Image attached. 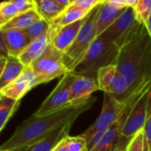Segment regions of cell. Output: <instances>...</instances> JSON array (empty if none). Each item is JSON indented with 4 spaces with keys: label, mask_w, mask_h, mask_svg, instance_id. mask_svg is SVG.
Returning <instances> with one entry per match:
<instances>
[{
    "label": "cell",
    "mask_w": 151,
    "mask_h": 151,
    "mask_svg": "<svg viewBox=\"0 0 151 151\" xmlns=\"http://www.w3.org/2000/svg\"><path fill=\"white\" fill-rule=\"evenodd\" d=\"M119 49L115 65L127 79L130 94L151 81V38L145 25L137 21L115 42Z\"/></svg>",
    "instance_id": "cell-1"
},
{
    "label": "cell",
    "mask_w": 151,
    "mask_h": 151,
    "mask_svg": "<svg viewBox=\"0 0 151 151\" xmlns=\"http://www.w3.org/2000/svg\"><path fill=\"white\" fill-rule=\"evenodd\" d=\"M96 102V97L92 96L82 104L68 106L54 113L41 117L32 115L19 125L12 135L0 146V150H19L37 142L62 125L75 121L84 111L91 109Z\"/></svg>",
    "instance_id": "cell-2"
},
{
    "label": "cell",
    "mask_w": 151,
    "mask_h": 151,
    "mask_svg": "<svg viewBox=\"0 0 151 151\" xmlns=\"http://www.w3.org/2000/svg\"><path fill=\"white\" fill-rule=\"evenodd\" d=\"M151 88V81H148L135 89L127 98V104L119 117L104 132L93 136L88 142V151H115L121 136L125 123L132 109Z\"/></svg>",
    "instance_id": "cell-3"
},
{
    "label": "cell",
    "mask_w": 151,
    "mask_h": 151,
    "mask_svg": "<svg viewBox=\"0 0 151 151\" xmlns=\"http://www.w3.org/2000/svg\"><path fill=\"white\" fill-rule=\"evenodd\" d=\"M119 51V49L114 42L98 36L90 44L72 73L97 74L101 68L116 64Z\"/></svg>",
    "instance_id": "cell-4"
},
{
    "label": "cell",
    "mask_w": 151,
    "mask_h": 151,
    "mask_svg": "<svg viewBox=\"0 0 151 151\" xmlns=\"http://www.w3.org/2000/svg\"><path fill=\"white\" fill-rule=\"evenodd\" d=\"M100 4L95 7L88 14L85 22L81 27L77 37L75 38L71 47L64 54L63 57L64 63L67 67V69L69 70V72L71 73L77 65V64L80 62L85 52L88 50L90 44L96 38V18H97Z\"/></svg>",
    "instance_id": "cell-5"
},
{
    "label": "cell",
    "mask_w": 151,
    "mask_h": 151,
    "mask_svg": "<svg viewBox=\"0 0 151 151\" xmlns=\"http://www.w3.org/2000/svg\"><path fill=\"white\" fill-rule=\"evenodd\" d=\"M64 54L56 50L51 43L44 53L30 65L33 71L36 86L53 81L56 78H61L69 72L63 60Z\"/></svg>",
    "instance_id": "cell-6"
},
{
    "label": "cell",
    "mask_w": 151,
    "mask_h": 151,
    "mask_svg": "<svg viewBox=\"0 0 151 151\" xmlns=\"http://www.w3.org/2000/svg\"><path fill=\"white\" fill-rule=\"evenodd\" d=\"M73 73H68L63 77H61L56 88L43 101V103L36 110V111L33 113V115L35 117H41L54 113L68 106H72L70 104V95L71 87L73 82Z\"/></svg>",
    "instance_id": "cell-7"
},
{
    "label": "cell",
    "mask_w": 151,
    "mask_h": 151,
    "mask_svg": "<svg viewBox=\"0 0 151 151\" xmlns=\"http://www.w3.org/2000/svg\"><path fill=\"white\" fill-rule=\"evenodd\" d=\"M99 89L120 102L130 96V88L127 79L121 74L115 65L101 68L96 74Z\"/></svg>",
    "instance_id": "cell-8"
},
{
    "label": "cell",
    "mask_w": 151,
    "mask_h": 151,
    "mask_svg": "<svg viewBox=\"0 0 151 151\" xmlns=\"http://www.w3.org/2000/svg\"><path fill=\"white\" fill-rule=\"evenodd\" d=\"M150 89L141 97V99L132 109L125 123L121 136L119 140L115 151H126L127 146L135 136V134L144 128L147 119L149 92Z\"/></svg>",
    "instance_id": "cell-9"
},
{
    "label": "cell",
    "mask_w": 151,
    "mask_h": 151,
    "mask_svg": "<svg viewBox=\"0 0 151 151\" xmlns=\"http://www.w3.org/2000/svg\"><path fill=\"white\" fill-rule=\"evenodd\" d=\"M127 99L124 102L117 100L115 97L104 94L102 111L96 121L81 135L88 141L100 132L105 131L121 114L127 104Z\"/></svg>",
    "instance_id": "cell-10"
},
{
    "label": "cell",
    "mask_w": 151,
    "mask_h": 151,
    "mask_svg": "<svg viewBox=\"0 0 151 151\" xmlns=\"http://www.w3.org/2000/svg\"><path fill=\"white\" fill-rule=\"evenodd\" d=\"M97 90L100 89L97 77L95 74L74 73V80L71 87L70 104L80 105L86 103L92 97V94Z\"/></svg>",
    "instance_id": "cell-11"
},
{
    "label": "cell",
    "mask_w": 151,
    "mask_h": 151,
    "mask_svg": "<svg viewBox=\"0 0 151 151\" xmlns=\"http://www.w3.org/2000/svg\"><path fill=\"white\" fill-rule=\"evenodd\" d=\"M86 18L80 19L72 24L64 27H56L53 24V33L51 37V45L58 51L65 54L71 47L75 38L77 37L81 27L85 22Z\"/></svg>",
    "instance_id": "cell-12"
},
{
    "label": "cell",
    "mask_w": 151,
    "mask_h": 151,
    "mask_svg": "<svg viewBox=\"0 0 151 151\" xmlns=\"http://www.w3.org/2000/svg\"><path fill=\"white\" fill-rule=\"evenodd\" d=\"M35 87H36L35 76L29 66L24 70L20 76L3 88L0 92L4 96L15 101H20L22 97Z\"/></svg>",
    "instance_id": "cell-13"
},
{
    "label": "cell",
    "mask_w": 151,
    "mask_h": 151,
    "mask_svg": "<svg viewBox=\"0 0 151 151\" xmlns=\"http://www.w3.org/2000/svg\"><path fill=\"white\" fill-rule=\"evenodd\" d=\"M136 22L133 7H127L123 13L100 36L111 42H116L125 35Z\"/></svg>",
    "instance_id": "cell-14"
},
{
    "label": "cell",
    "mask_w": 151,
    "mask_h": 151,
    "mask_svg": "<svg viewBox=\"0 0 151 151\" xmlns=\"http://www.w3.org/2000/svg\"><path fill=\"white\" fill-rule=\"evenodd\" d=\"M52 33L53 27L51 25L50 30L46 34L33 40L24 50V51L18 57L26 68L29 67L34 61L38 59L44 53V51L51 43Z\"/></svg>",
    "instance_id": "cell-15"
},
{
    "label": "cell",
    "mask_w": 151,
    "mask_h": 151,
    "mask_svg": "<svg viewBox=\"0 0 151 151\" xmlns=\"http://www.w3.org/2000/svg\"><path fill=\"white\" fill-rule=\"evenodd\" d=\"M74 121H69L61 127L55 129L53 132L49 134L47 136L38 141L37 142L16 151H52V150L66 136L69 135L72 127Z\"/></svg>",
    "instance_id": "cell-16"
},
{
    "label": "cell",
    "mask_w": 151,
    "mask_h": 151,
    "mask_svg": "<svg viewBox=\"0 0 151 151\" xmlns=\"http://www.w3.org/2000/svg\"><path fill=\"white\" fill-rule=\"evenodd\" d=\"M1 32L8 55L10 56L19 57L32 42L29 36L21 30L6 29L1 30Z\"/></svg>",
    "instance_id": "cell-17"
},
{
    "label": "cell",
    "mask_w": 151,
    "mask_h": 151,
    "mask_svg": "<svg viewBox=\"0 0 151 151\" xmlns=\"http://www.w3.org/2000/svg\"><path fill=\"white\" fill-rule=\"evenodd\" d=\"M126 9L127 8H120L115 6L109 3L108 0L103 1L100 4L96 22V37L100 36L107 28H109Z\"/></svg>",
    "instance_id": "cell-18"
},
{
    "label": "cell",
    "mask_w": 151,
    "mask_h": 151,
    "mask_svg": "<svg viewBox=\"0 0 151 151\" xmlns=\"http://www.w3.org/2000/svg\"><path fill=\"white\" fill-rule=\"evenodd\" d=\"M35 8V0H11L0 3V17L10 21L17 15Z\"/></svg>",
    "instance_id": "cell-19"
},
{
    "label": "cell",
    "mask_w": 151,
    "mask_h": 151,
    "mask_svg": "<svg viewBox=\"0 0 151 151\" xmlns=\"http://www.w3.org/2000/svg\"><path fill=\"white\" fill-rule=\"evenodd\" d=\"M25 69L26 67L18 57L8 55L0 79V91L20 76Z\"/></svg>",
    "instance_id": "cell-20"
},
{
    "label": "cell",
    "mask_w": 151,
    "mask_h": 151,
    "mask_svg": "<svg viewBox=\"0 0 151 151\" xmlns=\"http://www.w3.org/2000/svg\"><path fill=\"white\" fill-rule=\"evenodd\" d=\"M35 8L41 18L50 24L65 10L58 0H35Z\"/></svg>",
    "instance_id": "cell-21"
},
{
    "label": "cell",
    "mask_w": 151,
    "mask_h": 151,
    "mask_svg": "<svg viewBox=\"0 0 151 151\" xmlns=\"http://www.w3.org/2000/svg\"><path fill=\"white\" fill-rule=\"evenodd\" d=\"M40 19H42L35 8L28 10L25 12H22L16 17H14L12 19L8 21L2 30H6V29H18L24 31L27 28H28L30 26L35 24V22L39 21Z\"/></svg>",
    "instance_id": "cell-22"
},
{
    "label": "cell",
    "mask_w": 151,
    "mask_h": 151,
    "mask_svg": "<svg viewBox=\"0 0 151 151\" xmlns=\"http://www.w3.org/2000/svg\"><path fill=\"white\" fill-rule=\"evenodd\" d=\"M89 12L79 10L77 8L68 6L63 12L62 14L58 17L51 24H53L56 27H64L69 24H72L73 22H76L80 19H82L88 16Z\"/></svg>",
    "instance_id": "cell-23"
},
{
    "label": "cell",
    "mask_w": 151,
    "mask_h": 151,
    "mask_svg": "<svg viewBox=\"0 0 151 151\" xmlns=\"http://www.w3.org/2000/svg\"><path fill=\"white\" fill-rule=\"evenodd\" d=\"M19 104L20 101H15L4 96H2L0 100V132L17 111Z\"/></svg>",
    "instance_id": "cell-24"
},
{
    "label": "cell",
    "mask_w": 151,
    "mask_h": 151,
    "mask_svg": "<svg viewBox=\"0 0 151 151\" xmlns=\"http://www.w3.org/2000/svg\"><path fill=\"white\" fill-rule=\"evenodd\" d=\"M133 9L135 20L138 23L146 26V23L150 17L151 0H137Z\"/></svg>",
    "instance_id": "cell-25"
},
{
    "label": "cell",
    "mask_w": 151,
    "mask_h": 151,
    "mask_svg": "<svg viewBox=\"0 0 151 151\" xmlns=\"http://www.w3.org/2000/svg\"><path fill=\"white\" fill-rule=\"evenodd\" d=\"M51 27V24L47 22L44 19H40L39 21L35 22L32 26H30L28 28L24 30V32L29 36V38L33 41L42 35L46 34Z\"/></svg>",
    "instance_id": "cell-26"
},
{
    "label": "cell",
    "mask_w": 151,
    "mask_h": 151,
    "mask_svg": "<svg viewBox=\"0 0 151 151\" xmlns=\"http://www.w3.org/2000/svg\"><path fill=\"white\" fill-rule=\"evenodd\" d=\"M68 151H88V142L81 134L78 136H66L65 138Z\"/></svg>",
    "instance_id": "cell-27"
},
{
    "label": "cell",
    "mask_w": 151,
    "mask_h": 151,
    "mask_svg": "<svg viewBox=\"0 0 151 151\" xmlns=\"http://www.w3.org/2000/svg\"><path fill=\"white\" fill-rule=\"evenodd\" d=\"M126 151H148L144 129L141 130L135 134V136L133 138V140L127 146Z\"/></svg>",
    "instance_id": "cell-28"
},
{
    "label": "cell",
    "mask_w": 151,
    "mask_h": 151,
    "mask_svg": "<svg viewBox=\"0 0 151 151\" xmlns=\"http://www.w3.org/2000/svg\"><path fill=\"white\" fill-rule=\"evenodd\" d=\"M103 0H73L70 6L79 10L90 12L95 7L99 5Z\"/></svg>",
    "instance_id": "cell-29"
},
{
    "label": "cell",
    "mask_w": 151,
    "mask_h": 151,
    "mask_svg": "<svg viewBox=\"0 0 151 151\" xmlns=\"http://www.w3.org/2000/svg\"><path fill=\"white\" fill-rule=\"evenodd\" d=\"M144 134L147 143L148 151H151V89L149 92L148 108H147V119L144 126Z\"/></svg>",
    "instance_id": "cell-30"
},
{
    "label": "cell",
    "mask_w": 151,
    "mask_h": 151,
    "mask_svg": "<svg viewBox=\"0 0 151 151\" xmlns=\"http://www.w3.org/2000/svg\"><path fill=\"white\" fill-rule=\"evenodd\" d=\"M7 56H8V51L4 42L2 32L0 31V57H7Z\"/></svg>",
    "instance_id": "cell-31"
},
{
    "label": "cell",
    "mask_w": 151,
    "mask_h": 151,
    "mask_svg": "<svg viewBox=\"0 0 151 151\" xmlns=\"http://www.w3.org/2000/svg\"><path fill=\"white\" fill-rule=\"evenodd\" d=\"M52 151H68L67 150V147H66V144H65V139H63L53 150Z\"/></svg>",
    "instance_id": "cell-32"
},
{
    "label": "cell",
    "mask_w": 151,
    "mask_h": 151,
    "mask_svg": "<svg viewBox=\"0 0 151 151\" xmlns=\"http://www.w3.org/2000/svg\"><path fill=\"white\" fill-rule=\"evenodd\" d=\"M6 58L7 57H0V79H1V75L5 65V61H6Z\"/></svg>",
    "instance_id": "cell-33"
},
{
    "label": "cell",
    "mask_w": 151,
    "mask_h": 151,
    "mask_svg": "<svg viewBox=\"0 0 151 151\" xmlns=\"http://www.w3.org/2000/svg\"><path fill=\"white\" fill-rule=\"evenodd\" d=\"M146 27H147V29L149 31V34H150V36L151 38V16L150 17V19H148L147 23H146Z\"/></svg>",
    "instance_id": "cell-34"
},
{
    "label": "cell",
    "mask_w": 151,
    "mask_h": 151,
    "mask_svg": "<svg viewBox=\"0 0 151 151\" xmlns=\"http://www.w3.org/2000/svg\"><path fill=\"white\" fill-rule=\"evenodd\" d=\"M6 23H7V22H0V31L2 30V28L4 27V26Z\"/></svg>",
    "instance_id": "cell-35"
},
{
    "label": "cell",
    "mask_w": 151,
    "mask_h": 151,
    "mask_svg": "<svg viewBox=\"0 0 151 151\" xmlns=\"http://www.w3.org/2000/svg\"><path fill=\"white\" fill-rule=\"evenodd\" d=\"M0 22H7V21H5V20H4L1 17H0Z\"/></svg>",
    "instance_id": "cell-36"
},
{
    "label": "cell",
    "mask_w": 151,
    "mask_h": 151,
    "mask_svg": "<svg viewBox=\"0 0 151 151\" xmlns=\"http://www.w3.org/2000/svg\"><path fill=\"white\" fill-rule=\"evenodd\" d=\"M2 96H3V95H2V93L0 92V100H1V98H2Z\"/></svg>",
    "instance_id": "cell-37"
},
{
    "label": "cell",
    "mask_w": 151,
    "mask_h": 151,
    "mask_svg": "<svg viewBox=\"0 0 151 151\" xmlns=\"http://www.w3.org/2000/svg\"><path fill=\"white\" fill-rule=\"evenodd\" d=\"M0 151H7V150H0Z\"/></svg>",
    "instance_id": "cell-38"
},
{
    "label": "cell",
    "mask_w": 151,
    "mask_h": 151,
    "mask_svg": "<svg viewBox=\"0 0 151 151\" xmlns=\"http://www.w3.org/2000/svg\"><path fill=\"white\" fill-rule=\"evenodd\" d=\"M150 16H151V12H150Z\"/></svg>",
    "instance_id": "cell-39"
}]
</instances>
